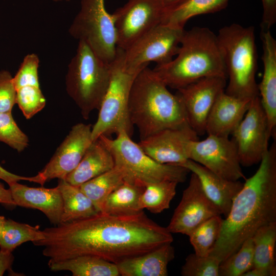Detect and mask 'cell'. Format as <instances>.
Listing matches in <instances>:
<instances>
[{
  "label": "cell",
  "instance_id": "obj_44",
  "mask_svg": "<svg viewBox=\"0 0 276 276\" xmlns=\"http://www.w3.org/2000/svg\"><path fill=\"white\" fill-rule=\"evenodd\" d=\"M184 0H163L165 8L172 7Z\"/></svg>",
  "mask_w": 276,
  "mask_h": 276
},
{
  "label": "cell",
  "instance_id": "obj_34",
  "mask_svg": "<svg viewBox=\"0 0 276 276\" xmlns=\"http://www.w3.org/2000/svg\"><path fill=\"white\" fill-rule=\"evenodd\" d=\"M16 103L29 119L44 107L46 101L39 86L27 85L16 89Z\"/></svg>",
  "mask_w": 276,
  "mask_h": 276
},
{
  "label": "cell",
  "instance_id": "obj_6",
  "mask_svg": "<svg viewBox=\"0 0 276 276\" xmlns=\"http://www.w3.org/2000/svg\"><path fill=\"white\" fill-rule=\"evenodd\" d=\"M110 65L98 57L84 41H78L65 76L66 90L84 119L99 110L108 86Z\"/></svg>",
  "mask_w": 276,
  "mask_h": 276
},
{
  "label": "cell",
  "instance_id": "obj_39",
  "mask_svg": "<svg viewBox=\"0 0 276 276\" xmlns=\"http://www.w3.org/2000/svg\"><path fill=\"white\" fill-rule=\"evenodd\" d=\"M261 1L263 6L261 30H270L276 22V0H261Z\"/></svg>",
  "mask_w": 276,
  "mask_h": 276
},
{
  "label": "cell",
  "instance_id": "obj_25",
  "mask_svg": "<svg viewBox=\"0 0 276 276\" xmlns=\"http://www.w3.org/2000/svg\"><path fill=\"white\" fill-rule=\"evenodd\" d=\"M52 271H69L73 276H119L115 263L100 257L84 255L60 261H49Z\"/></svg>",
  "mask_w": 276,
  "mask_h": 276
},
{
  "label": "cell",
  "instance_id": "obj_2",
  "mask_svg": "<svg viewBox=\"0 0 276 276\" xmlns=\"http://www.w3.org/2000/svg\"><path fill=\"white\" fill-rule=\"evenodd\" d=\"M256 173L234 199L210 256L220 262L235 253L260 227L276 222V143L263 156Z\"/></svg>",
  "mask_w": 276,
  "mask_h": 276
},
{
  "label": "cell",
  "instance_id": "obj_41",
  "mask_svg": "<svg viewBox=\"0 0 276 276\" xmlns=\"http://www.w3.org/2000/svg\"><path fill=\"white\" fill-rule=\"evenodd\" d=\"M14 257L12 252L0 249V276L11 269Z\"/></svg>",
  "mask_w": 276,
  "mask_h": 276
},
{
  "label": "cell",
  "instance_id": "obj_1",
  "mask_svg": "<svg viewBox=\"0 0 276 276\" xmlns=\"http://www.w3.org/2000/svg\"><path fill=\"white\" fill-rule=\"evenodd\" d=\"M44 239L33 242L43 247L49 261L78 256L100 257L115 264L172 243V233L148 217L144 211L131 216L99 212L42 231Z\"/></svg>",
  "mask_w": 276,
  "mask_h": 276
},
{
  "label": "cell",
  "instance_id": "obj_45",
  "mask_svg": "<svg viewBox=\"0 0 276 276\" xmlns=\"http://www.w3.org/2000/svg\"><path fill=\"white\" fill-rule=\"evenodd\" d=\"M6 220V219L5 218L4 216H0V233L2 232Z\"/></svg>",
  "mask_w": 276,
  "mask_h": 276
},
{
  "label": "cell",
  "instance_id": "obj_40",
  "mask_svg": "<svg viewBox=\"0 0 276 276\" xmlns=\"http://www.w3.org/2000/svg\"><path fill=\"white\" fill-rule=\"evenodd\" d=\"M0 179L3 180L7 182L8 185L20 180H26L33 182L43 185V181L40 175L37 174L36 175L31 177L22 176L12 173L4 169L0 166Z\"/></svg>",
  "mask_w": 276,
  "mask_h": 276
},
{
  "label": "cell",
  "instance_id": "obj_15",
  "mask_svg": "<svg viewBox=\"0 0 276 276\" xmlns=\"http://www.w3.org/2000/svg\"><path fill=\"white\" fill-rule=\"evenodd\" d=\"M226 78H203L177 89L189 125L198 135L205 131L208 117L218 96L225 90Z\"/></svg>",
  "mask_w": 276,
  "mask_h": 276
},
{
  "label": "cell",
  "instance_id": "obj_42",
  "mask_svg": "<svg viewBox=\"0 0 276 276\" xmlns=\"http://www.w3.org/2000/svg\"><path fill=\"white\" fill-rule=\"evenodd\" d=\"M0 203L6 206H16L9 189H6L0 181Z\"/></svg>",
  "mask_w": 276,
  "mask_h": 276
},
{
  "label": "cell",
  "instance_id": "obj_5",
  "mask_svg": "<svg viewBox=\"0 0 276 276\" xmlns=\"http://www.w3.org/2000/svg\"><path fill=\"white\" fill-rule=\"evenodd\" d=\"M217 36L229 79L225 92L245 99L259 96L254 27L234 23L220 29Z\"/></svg>",
  "mask_w": 276,
  "mask_h": 276
},
{
  "label": "cell",
  "instance_id": "obj_16",
  "mask_svg": "<svg viewBox=\"0 0 276 276\" xmlns=\"http://www.w3.org/2000/svg\"><path fill=\"white\" fill-rule=\"evenodd\" d=\"M92 126L74 125L44 167L38 173L44 183L54 178L65 179L78 165L92 143Z\"/></svg>",
  "mask_w": 276,
  "mask_h": 276
},
{
  "label": "cell",
  "instance_id": "obj_11",
  "mask_svg": "<svg viewBox=\"0 0 276 276\" xmlns=\"http://www.w3.org/2000/svg\"><path fill=\"white\" fill-rule=\"evenodd\" d=\"M165 10L163 0H128L112 13L117 48L124 51L161 22Z\"/></svg>",
  "mask_w": 276,
  "mask_h": 276
},
{
  "label": "cell",
  "instance_id": "obj_27",
  "mask_svg": "<svg viewBox=\"0 0 276 276\" xmlns=\"http://www.w3.org/2000/svg\"><path fill=\"white\" fill-rule=\"evenodd\" d=\"M145 187L124 182L107 197L102 213L116 216H131L143 211L141 196Z\"/></svg>",
  "mask_w": 276,
  "mask_h": 276
},
{
  "label": "cell",
  "instance_id": "obj_18",
  "mask_svg": "<svg viewBox=\"0 0 276 276\" xmlns=\"http://www.w3.org/2000/svg\"><path fill=\"white\" fill-rule=\"evenodd\" d=\"M262 61V80L258 85L260 101L267 117L271 135L276 136V40L270 30L261 31Z\"/></svg>",
  "mask_w": 276,
  "mask_h": 276
},
{
  "label": "cell",
  "instance_id": "obj_17",
  "mask_svg": "<svg viewBox=\"0 0 276 276\" xmlns=\"http://www.w3.org/2000/svg\"><path fill=\"white\" fill-rule=\"evenodd\" d=\"M198 135L190 126L166 129L138 143L143 150L158 163L181 166L189 159L188 146Z\"/></svg>",
  "mask_w": 276,
  "mask_h": 276
},
{
  "label": "cell",
  "instance_id": "obj_38",
  "mask_svg": "<svg viewBox=\"0 0 276 276\" xmlns=\"http://www.w3.org/2000/svg\"><path fill=\"white\" fill-rule=\"evenodd\" d=\"M16 90L13 77L7 70L0 71V112H10L16 104Z\"/></svg>",
  "mask_w": 276,
  "mask_h": 276
},
{
  "label": "cell",
  "instance_id": "obj_10",
  "mask_svg": "<svg viewBox=\"0 0 276 276\" xmlns=\"http://www.w3.org/2000/svg\"><path fill=\"white\" fill-rule=\"evenodd\" d=\"M184 28L160 23L146 33L124 51L126 67L141 70L151 62L156 65L171 61L178 51Z\"/></svg>",
  "mask_w": 276,
  "mask_h": 276
},
{
  "label": "cell",
  "instance_id": "obj_23",
  "mask_svg": "<svg viewBox=\"0 0 276 276\" xmlns=\"http://www.w3.org/2000/svg\"><path fill=\"white\" fill-rule=\"evenodd\" d=\"M114 165L111 153L98 139L92 142L77 167L65 180L71 185L80 186L111 169Z\"/></svg>",
  "mask_w": 276,
  "mask_h": 276
},
{
  "label": "cell",
  "instance_id": "obj_19",
  "mask_svg": "<svg viewBox=\"0 0 276 276\" xmlns=\"http://www.w3.org/2000/svg\"><path fill=\"white\" fill-rule=\"evenodd\" d=\"M252 99L233 96L225 90L222 92L208 117L206 132L208 135L228 137L243 118Z\"/></svg>",
  "mask_w": 276,
  "mask_h": 276
},
{
  "label": "cell",
  "instance_id": "obj_35",
  "mask_svg": "<svg viewBox=\"0 0 276 276\" xmlns=\"http://www.w3.org/2000/svg\"><path fill=\"white\" fill-rule=\"evenodd\" d=\"M0 141L18 152L24 151L29 145L27 135L17 126L11 112H0Z\"/></svg>",
  "mask_w": 276,
  "mask_h": 276
},
{
  "label": "cell",
  "instance_id": "obj_37",
  "mask_svg": "<svg viewBox=\"0 0 276 276\" xmlns=\"http://www.w3.org/2000/svg\"><path fill=\"white\" fill-rule=\"evenodd\" d=\"M39 59L36 54H29L24 57L18 71L13 77L16 90L27 85L39 86Z\"/></svg>",
  "mask_w": 276,
  "mask_h": 276
},
{
  "label": "cell",
  "instance_id": "obj_28",
  "mask_svg": "<svg viewBox=\"0 0 276 276\" xmlns=\"http://www.w3.org/2000/svg\"><path fill=\"white\" fill-rule=\"evenodd\" d=\"M254 267L264 271L268 276L276 275L275 247L276 222L259 228L252 236Z\"/></svg>",
  "mask_w": 276,
  "mask_h": 276
},
{
  "label": "cell",
  "instance_id": "obj_12",
  "mask_svg": "<svg viewBox=\"0 0 276 276\" xmlns=\"http://www.w3.org/2000/svg\"><path fill=\"white\" fill-rule=\"evenodd\" d=\"M232 134L241 165L249 167L261 162L269 148L268 141L271 135L259 96L252 100Z\"/></svg>",
  "mask_w": 276,
  "mask_h": 276
},
{
  "label": "cell",
  "instance_id": "obj_24",
  "mask_svg": "<svg viewBox=\"0 0 276 276\" xmlns=\"http://www.w3.org/2000/svg\"><path fill=\"white\" fill-rule=\"evenodd\" d=\"M229 0H184L165 8L161 24L184 28L188 20L202 14L215 13L224 9Z\"/></svg>",
  "mask_w": 276,
  "mask_h": 276
},
{
  "label": "cell",
  "instance_id": "obj_29",
  "mask_svg": "<svg viewBox=\"0 0 276 276\" xmlns=\"http://www.w3.org/2000/svg\"><path fill=\"white\" fill-rule=\"evenodd\" d=\"M125 182L122 170L114 165L109 171L82 183L79 187L92 201L98 212H101L108 196Z\"/></svg>",
  "mask_w": 276,
  "mask_h": 276
},
{
  "label": "cell",
  "instance_id": "obj_46",
  "mask_svg": "<svg viewBox=\"0 0 276 276\" xmlns=\"http://www.w3.org/2000/svg\"><path fill=\"white\" fill-rule=\"evenodd\" d=\"M53 1L55 2H63V1H64V2H69L71 0H52Z\"/></svg>",
  "mask_w": 276,
  "mask_h": 276
},
{
  "label": "cell",
  "instance_id": "obj_30",
  "mask_svg": "<svg viewBox=\"0 0 276 276\" xmlns=\"http://www.w3.org/2000/svg\"><path fill=\"white\" fill-rule=\"evenodd\" d=\"M39 228V225L32 226L6 219L0 233V249L12 252L24 243L43 239V234Z\"/></svg>",
  "mask_w": 276,
  "mask_h": 276
},
{
  "label": "cell",
  "instance_id": "obj_36",
  "mask_svg": "<svg viewBox=\"0 0 276 276\" xmlns=\"http://www.w3.org/2000/svg\"><path fill=\"white\" fill-rule=\"evenodd\" d=\"M220 262L211 256H200L195 253L186 258L181 270L183 276H219Z\"/></svg>",
  "mask_w": 276,
  "mask_h": 276
},
{
  "label": "cell",
  "instance_id": "obj_31",
  "mask_svg": "<svg viewBox=\"0 0 276 276\" xmlns=\"http://www.w3.org/2000/svg\"><path fill=\"white\" fill-rule=\"evenodd\" d=\"M178 183L173 181L164 180L146 186L140 198L142 209H147L154 214L169 209L176 194Z\"/></svg>",
  "mask_w": 276,
  "mask_h": 276
},
{
  "label": "cell",
  "instance_id": "obj_9",
  "mask_svg": "<svg viewBox=\"0 0 276 276\" xmlns=\"http://www.w3.org/2000/svg\"><path fill=\"white\" fill-rule=\"evenodd\" d=\"M68 32L75 39L85 42L106 63L114 60L118 51L114 21L106 9L105 0H81Z\"/></svg>",
  "mask_w": 276,
  "mask_h": 276
},
{
  "label": "cell",
  "instance_id": "obj_7",
  "mask_svg": "<svg viewBox=\"0 0 276 276\" xmlns=\"http://www.w3.org/2000/svg\"><path fill=\"white\" fill-rule=\"evenodd\" d=\"M98 139L111 153L115 165L122 170L125 182L145 187L149 183L164 180L180 183L186 180L190 172L180 166L155 161L125 131L118 132L114 139L105 135Z\"/></svg>",
  "mask_w": 276,
  "mask_h": 276
},
{
  "label": "cell",
  "instance_id": "obj_20",
  "mask_svg": "<svg viewBox=\"0 0 276 276\" xmlns=\"http://www.w3.org/2000/svg\"><path fill=\"white\" fill-rule=\"evenodd\" d=\"M15 205L37 209L55 225L61 223L63 200L58 187H30L18 182L9 185Z\"/></svg>",
  "mask_w": 276,
  "mask_h": 276
},
{
  "label": "cell",
  "instance_id": "obj_14",
  "mask_svg": "<svg viewBox=\"0 0 276 276\" xmlns=\"http://www.w3.org/2000/svg\"><path fill=\"white\" fill-rule=\"evenodd\" d=\"M221 215L218 208L205 194L197 176L192 173L188 187L166 227L171 233L187 236L202 222Z\"/></svg>",
  "mask_w": 276,
  "mask_h": 276
},
{
  "label": "cell",
  "instance_id": "obj_26",
  "mask_svg": "<svg viewBox=\"0 0 276 276\" xmlns=\"http://www.w3.org/2000/svg\"><path fill=\"white\" fill-rule=\"evenodd\" d=\"M57 187L63 200L60 223L86 218L99 213L79 186L71 185L65 179H59Z\"/></svg>",
  "mask_w": 276,
  "mask_h": 276
},
{
  "label": "cell",
  "instance_id": "obj_22",
  "mask_svg": "<svg viewBox=\"0 0 276 276\" xmlns=\"http://www.w3.org/2000/svg\"><path fill=\"white\" fill-rule=\"evenodd\" d=\"M174 256L171 243H166L144 254L125 259L116 264L120 275L167 276L168 264Z\"/></svg>",
  "mask_w": 276,
  "mask_h": 276
},
{
  "label": "cell",
  "instance_id": "obj_32",
  "mask_svg": "<svg viewBox=\"0 0 276 276\" xmlns=\"http://www.w3.org/2000/svg\"><path fill=\"white\" fill-rule=\"evenodd\" d=\"M223 219L221 215L207 219L188 235L195 253L200 256H209L219 239Z\"/></svg>",
  "mask_w": 276,
  "mask_h": 276
},
{
  "label": "cell",
  "instance_id": "obj_33",
  "mask_svg": "<svg viewBox=\"0 0 276 276\" xmlns=\"http://www.w3.org/2000/svg\"><path fill=\"white\" fill-rule=\"evenodd\" d=\"M253 267L254 244L251 237L237 251L220 262L219 276H242Z\"/></svg>",
  "mask_w": 276,
  "mask_h": 276
},
{
  "label": "cell",
  "instance_id": "obj_21",
  "mask_svg": "<svg viewBox=\"0 0 276 276\" xmlns=\"http://www.w3.org/2000/svg\"><path fill=\"white\" fill-rule=\"evenodd\" d=\"M181 167L198 177L207 197L215 204L225 218L228 215L233 201L242 189L243 183L231 180L216 174L203 166L189 159Z\"/></svg>",
  "mask_w": 276,
  "mask_h": 276
},
{
  "label": "cell",
  "instance_id": "obj_4",
  "mask_svg": "<svg viewBox=\"0 0 276 276\" xmlns=\"http://www.w3.org/2000/svg\"><path fill=\"white\" fill-rule=\"evenodd\" d=\"M175 56L152 69L168 87L177 89L203 78H227L217 35L208 28L185 31Z\"/></svg>",
  "mask_w": 276,
  "mask_h": 276
},
{
  "label": "cell",
  "instance_id": "obj_8",
  "mask_svg": "<svg viewBox=\"0 0 276 276\" xmlns=\"http://www.w3.org/2000/svg\"><path fill=\"white\" fill-rule=\"evenodd\" d=\"M124 57V51L118 48L117 56L110 64L108 86L99 109L97 120L92 127L93 141L101 135L108 136L121 131H125L130 136L133 134V126L128 112V101L133 82L142 70L127 68Z\"/></svg>",
  "mask_w": 276,
  "mask_h": 276
},
{
  "label": "cell",
  "instance_id": "obj_13",
  "mask_svg": "<svg viewBox=\"0 0 276 276\" xmlns=\"http://www.w3.org/2000/svg\"><path fill=\"white\" fill-rule=\"evenodd\" d=\"M188 152L189 159L220 177L234 181L245 178L233 139L208 135L202 141H191L188 146Z\"/></svg>",
  "mask_w": 276,
  "mask_h": 276
},
{
  "label": "cell",
  "instance_id": "obj_43",
  "mask_svg": "<svg viewBox=\"0 0 276 276\" xmlns=\"http://www.w3.org/2000/svg\"><path fill=\"white\" fill-rule=\"evenodd\" d=\"M242 276H268L263 270L256 268H252L245 272Z\"/></svg>",
  "mask_w": 276,
  "mask_h": 276
},
{
  "label": "cell",
  "instance_id": "obj_3",
  "mask_svg": "<svg viewBox=\"0 0 276 276\" xmlns=\"http://www.w3.org/2000/svg\"><path fill=\"white\" fill-rule=\"evenodd\" d=\"M128 112L141 140L166 129L190 126L179 97L148 66L136 76L130 94Z\"/></svg>",
  "mask_w": 276,
  "mask_h": 276
}]
</instances>
